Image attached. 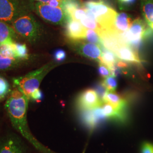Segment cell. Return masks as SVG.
<instances>
[{"label": "cell", "mask_w": 153, "mask_h": 153, "mask_svg": "<svg viewBox=\"0 0 153 153\" xmlns=\"http://www.w3.org/2000/svg\"><path fill=\"white\" fill-rule=\"evenodd\" d=\"M30 59H22L16 57H6L0 54V71L13 70L27 64Z\"/></svg>", "instance_id": "cell-15"}, {"label": "cell", "mask_w": 153, "mask_h": 153, "mask_svg": "<svg viewBox=\"0 0 153 153\" xmlns=\"http://www.w3.org/2000/svg\"><path fill=\"white\" fill-rule=\"evenodd\" d=\"M102 62L104 65L107 66L111 70L115 66V64L117 62V57L114 52L102 47Z\"/></svg>", "instance_id": "cell-20"}, {"label": "cell", "mask_w": 153, "mask_h": 153, "mask_svg": "<svg viewBox=\"0 0 153 153\" xmlns=\"http://www.w3.org/2000/svg\"><path fill=\"white\" fill-rule=\"evenodd\" d=\"M105 1H109V0H105Z\"/></svg>", "instance_id": "cell-33"}, {"label": "cell", "mask_w": 153, "mask_h": 153, "mask_svg": "<svg viewBox=\"0 0 153 153\" xmlns=\"http://www.w3.org/2000/svg\"><path fill=\"white\" fill-rule=\"evenodd\" d=\"M65 26V35L69 40H82L86 38L87 28L81 22L69 19Z\"/></svg>", "instance_id": "cell-11"}, {"label": "cell", "mask_w": 153, "mask_h": 153, "mask_svg": "<svg viewBox=\"0 0 153 153\" xmlns=\"http://www.w3.org/2000/svg\"><path fill=\"white\" fill-rule=\"evenodd\" d=\"M33 0H0V19L9 24L16 18L33 13Z\"/></svg>", "instance_id": "cell-5"}, {"label": "cell", "mask_w": 153, "mask_h": 153, "mask_svg": "<svg viewBox=\"0 0 153 153\" xmlns=\"http://www.w3.org/2000/svg\"><path fill=\"white\" fill-rule=\"evenodd\" d=\"M103 103L95 90L93 89H88L83 91L77 99L78 107L85 111L96 109L100 107Z\"/></svg>", "instance_id": "cell-10"}, {"label": "cell", "mask_w": 153, "mask_h": 153, "mask_svg": "<svg viewBox=\"0 0 153 153\" xmlns=\"http://www.w3.org/2000/svg\"><path fill=\"white\" fill-rule=\"evenodd\" d=\"M11 44H0V54L6 57H15Z\"/></svg>", "instance_id": "cell-25"}, {"label": "cell", "mask_w": 153, "mask_h": 153, "mask_svg": "<svg viewBox=\"0 0 153 153\" xmlns=\"http://www.w3.org/2000/svg\"><path fill=\"white\" fill-rule=\"evenodd\" d=\"M10 25L18 36L30 44H36L43 35L42 26L32 13L18 17Z\"/></svg>", "instance_id": "cell-3"}, {"label": "cell", "mask_w": 153, "mask_h": 153, "mask_svg": "<svg viewBox=\"0 0 153 153\" xmlns=\"http://www.w3.org/2000/svg\"><path fill=\"white\" fill-rule=\"evenodd\" d=\"M142 16L149 27L153 30V0H140Z\"/></svg>", "instance_id": "cell-16"}, {"label": "cell", "mask_w": 153, "mask_h": 153, "mask_svg": "<svg viewBox=\"0 0 153 153\" xmlns=\"http://www.w3.org/2000/svg\"><path fill=\"white\" fill-rule=\"evenodd\" d=\"M59 64L55 61H50L35 71H31L23 76L14 78L13 79L14 88L23 93L30 100L31 94L39 88L44 77Z\"/></svg>", "instance_id": "cell-2"}, {"label": "cell", "mask_w": 153, "mask_h": 153, "mask_svg": "<svg viewBox=\"0 0 153 153\" xmlns=\"http://www.w3.org/2000/svg\"><path fill=\"white\" fill-rule=\"evenodd\" d=\"M101 109L104 117L111 119H123L126 114V108L119 109L111 104L104 103L101 106Z\"/></svg>", "instance_id": "cell-17"}, {"label": "cell", "mask_w": 153, "mask_h": 153, "mask_svg": "<svg viewBox=\"0 0 153 153\" xmlns=\"http://www.w3.org/2000/svg\"><path fill=\"white\" fill-rule=\"evenodd\" d=\"M98 71L99 74L104 78L111 76V70L107 66L103 63H100L99 66Z\"/></svg>", "instance_id": "cell-26"}, {"label": "cell", "mask_w": 153, "mask_h": 153, "mask_svg": "<svg viewBox=\"0 0 153 153\" xmlns=\"http://www.w3.org/2000/svg\"><path fill=\"white\" fill-rule=\"evenodd\" d=\"M10 86L7 80L0 75V100L4 99L10 94Z\"/></svg>", "instance_id": "cell-22"}, {"label": "cell", "mask_w": 153, "mask_h": 153, "mask_svg": "<svg viewBox=\"0 0 153 153\" xmlns=\"http://www.w3.org/2000/svg\"><path fill=\"white\" fill-rule=\"evenodd\" d=\"M82 24V25L88 28V29H91L97 31L98 33H101L102 31L104 30L103 29L100 25L99 24L97 21L93 18H91L88 16H85L83 19L80 21Z\"/></svg>", "instance_id": "cell-21"}, {"label": "cell", "mask_w": 153, "mask_h": 153, "mask_svg": "<svg viewBox=\"0 0 153 153\" xmlns=\"http://www.w3.org/2000/svg\"><path fill=\"white\" fill-rule=\"evenodd\" d=\"M133 22L131 16L126 13H120L116 16L111 33L120 37L121 34L128 31Z\"/></svg>", "instance_id": "cell-13"}, {"label": "cell", "mask_w": 153, "mask_h": 153, "mask_svg": "<svg viewBox=\"0 0 153 153\" xmlns=\"http://www.w3.org/2000/svg\"><path fill=\"white\" fill-rule=\"evenodd\" d=\"M33 11L44 21L56 25L65 26L69 18L61 6L33 1Z\"/></svg>", "instance_id": "cell-6"}, {"label": "cell", "mask_w": 153, "mask_h": 153, "mask_svg": "<svg viewBox=\"0 0 153 153\" xmlns=\"http://www.w3.org/2000/svg\"><path fill=\"white\" fill-rule=\"evenodd\" d=\"M35 2H38L41 3H45V4H48L52 0H33ZM64 1V0H63Z\"/></svg>", "instance_id": "cell-31"}, {"label": "cell", "mask_w": 153, "mask_h": 153, "mask_svg": "<svg viewBox=\"0 0 153 153\" xmlns=\"http://www.w3.org/2000/svg\"><path fill=\"white\" fill-rule=\"evenodd\" d=\"M136 1V0H121L120 6L119 7V9L120 10H124L127 6L131 5Z\"/></svg>", "instance_id": "cell-30"}, {"label": "cell", "mask_w": 153, "mask_h": 153, "mask_svg": "<svg viewBox=\"0 0 153 153\" xmlns=\"http://www.w3.org/2000/svg\"><path fill=\"white\" fill-rule=\"evenodd\" d=\"M114 53L121 60L136 64H141L142 61L137 55V52L126 43L120 44Z\"/></svg>", "instance_id": "cell-12"}, {"label": "cell", "mask_w": 153, "mask_h": 153, "mask_svg": "<svg viewBox=\"0 0 153 153\" xmlns=\"http://www.w3.org/2000/svg\"><path fill=\"white\" fill-rule=\"evenodd\" d=\"M115 1L117 2V4H118V6H119V7L120 6L121 0H115Z\"/></svg>", "instance_id": "cell-32"}, {"label": "cell", "mask_w": 153, "mask_h": 153, "mask_svg": "<svg viewBox=\"0 0 153 153\" xmlns=\"http://www.w3.org/2000/svg\"><path fill=\"white\" fill-rule=\"evenodd\" d=\"M54 57L56 61H58V62L62 61L65 59V52L62 49H57V51H55Z\"/></svg>", "instance_id": "cell-27"}, {"label": "cell", "mask_w": 153, "mask_h": 153, "mask_svg": "<svg viewBox=\"0 0 153 153\" xmlns=\"http://www.w3.org/2000/svg\"><path fill=\"white\" fill-rule=\"evenodd\" d=\"M18 38L10 24L0 19V44H13Z\"/></svg>", "instance_id": "cell-14"}, {"label": "cell", "mask_w": 153, "mask_h": 153, "mask_svg": "<svg viewBox=\"0 0 153 153\" xmlns=\"http://www.w3.org/2000/svg\"><path fill=\"white\" fill-rule=\"evenodd\" d=\"M29 99L18 89L15 88L9 95L5 108L13 126L23 137L41 152L47 150L33 136L27 120Z\"/></svg>", "instance_id": "cell-1"}, {"label": "cell", "mask_w": 153, "mask_h": 153, "mask_svg": "<svg viewBox=\"0 0 153 153\" xmlns=\"http://www.w3.org/2000/svg\"><path fill=\"white\" fill-rule=\"evenodd\" d=\"M85 39L88 40L89 43L97 44L99 46H100V47H102L101 40H100V38L98 33L95 30L87 28Z\"/></svg>", "instance_id": "cell-23"}, {"label": "cell", "mask_w": 153, "mask_h": 153, "mask_svg": "<svg viewBox=\"0 0 153 153\" xmlns=\"http://www.w3.org/2000/svg\"><path fill=\"white\" fill-rule=\"evenodd\" d=\"M26 146L15 134H9L0 138V153H26Z\"/></svg>", "instance_id": "cell-9"}, {"label": "cell", "mask_w": 153, "mask_h": 153, "mask_svg": "<svg viewBox=\"0 0 153 153\" xmlns=\"http://www.w3.org/2000/svg\"><path fill=\"white\" fill-rule=\"evenodd\" d=\"M86 9L91 11L97 22L108 33L112 31L114 23L117 12L104 0H88L83 2Z\"/></svg>", "instance_id": "cell-4"}, {"label": "cell", "mask_w": 153, "mask_h": 153, "mask_svg": "<svg viewBox=\"0 0 153 153\" xmlns=\"http://www.w3.org/2000/svg\"><path fill=\"white\" fill-rule=\"evenodd\" d=\"M43 97V94L42 92V91L38 88L34 91L31 95L30 100H33V101H38L40 100Z\"/></svg>", "instance_id": "cell-29"}, {"label": "cell", "mask_w": 153, "mask_h": 153, "mask_svg": "<svg viewBox=\"0 0 153 153\" xmlns=\"http://www.w3.org/2000/svg\"><path fill=\"white\" fill-rule=\"evenodd\" d=\"M14 51L15 57L22 59H31V56L28 54V51L26 44L14 42L11 44Z\"/></svg>", "instance_id": "cell-19"}, {"label": "cell", "mask_w": 153, "mask_h": 153, "mask_svg": "<svg viewBox=\"0 0 153 153\" xmlns=\"http://www.w3.org/2000/svg\"><path fill=\"white\" fill-rule=\"evenodd\" d=\"M141 153H153V143L145 142L141 146Z\"/></svg>", "instance_id": "cell-28"}, {"label": "cell", "mask_w": 153, "mask_h": 153, "mask_svg": "<svg viewBox=\"0 0 153 153\" xmlns=\"http://www.w3.org/2000/svg\"><path fill=\"white\" fill-rule=\"evenodd\" d=\"M102 82L104 87L106 88V89L108 91L114 92L117 86V80L115 76H109L107 77H105Z\"/></svg>", "instance_id": "cell-24"}, {"label": "cell", "mask_w": 153, "mask_h": 153, "mask_svg": "<svg viewBox=\"0 0 153 153\" xmlns=\"http://www.w3.org/2000/svg\"><path fill=\"white\" fill-rule=\"evenodd\" d=\"M103 102L111 104L119 109L126 108L127 104L125 99L119 94L111 91H107L105 94L103 98Z\"/></svg>", "instance_id": "cell-18"}, {"label": "cell", "mask_w": 153, "mask_h": 153, "mask_svg": "<svg viewBox=\"0 0 153 153\" xmlns=\"http://www.w3.org/2000/svg\"><path fill=\"white\" fill-rule=\"evenodd\" d=\"M73 48L78 54L91 60L102 62V47L97 44L85 43L82 40H69Z\"/></svg>", "instance_id": "cell-8"}, {"label": "cell", "mask_w": 153, "mask_h": 153, "mask_svg": "<svg viewBox=\"0 0 153 153\" xmlns=\"http://www.w3.org/2000/svg\"><path fill=\"white\" fill-rule=\"evenodd\" d=\"M148 34L145 21L140 18H137L133 21L128 31L121 34V40L131 47H138Z\"/></svg>", "instance_id": "cell-7"}]
</instances>
